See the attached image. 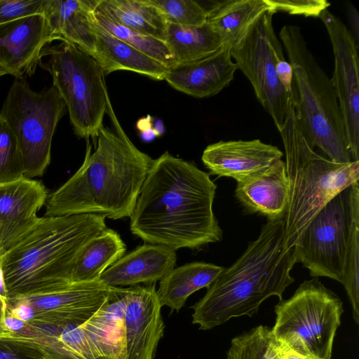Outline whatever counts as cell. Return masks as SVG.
<instances>
[{"label": "cell", "instance_id": "cell-30", "mask_svg": "<svg viewBox=\"0 0 359 359\" xmlns=\"http://www.w3.org/2000/svg\"><path fill=\"white\" fill-rule=\"evenodd\" d=\"M93 16L101 27L121 41L168 69L174 65L173 57L165 41L119 25L94 11Z\"/></svg>", "mask_w": 359, "mask_h": 359}, {"label": "cell", "instance_id": "cell-25", "mask_svg": "<svg viewBox=\"0 0 359 359\" xmlns=\"http://www.w3.org/2000/svg\"><path fill=\"white\" fill-rule=\"evenodd\" d=\"M265 0L212 1L207 22L230 48L237 45L267 10Z\"/></svg>", "mask_w": 359, "mask_h": 359}, {"label": "cell", "instance_id": "cell-1", "mask_svg": "<svg viewBox=\"0 0 359 359\" xmlns=\"http://www.w3.org/2000/svg\"><path fill=\"white\" fill-rule=\"evenodd\" d=\"M217 186L208 173L165 151L153 160L130 217L132 233L174 250L220 241L213 212Z\"/></svg>", "mask_w": 359, "mask_h": 359}, {"label": "cell", "instance_id": "cell-6", "mask_svg": "<svg viewBox=\"0 0 359 359\" xmlns=\"http://www.w3.org/2000/svg\"><path fill=\"white\" fill-rule=\"evenodd\" d=\"M279 39L293 70L291 98L297 125L308 144L330 161L352 162L345 124L330 80L307 46L299 27L284 25Z\"/></svg>", "mask_w": 359, "mask_h": 359}, {"label": "cell", "instance_id": "cell-36", "mask_svg": "<svg viewBox=\"0 0 359 359\" xmlns=\"http://www.w3.org/2000/svg\"><path fill=\"white\" fill-rule=\"evenodd\" d=\"M46 0H0V25L29 15L42 14Z\"/></svg>", "mask_w": 359, "mask_h": 359}, {"label": "cell", "instance_id": "cell-34", "mask_svg": "<svg viewBox=\"0 0 359 359\" xmlns=\"http://www.w3.org/2000/svg\"><path fill=\"white\" fill-rule=\"evenodd\" d=\"M353 311L355 323L359 324V219L353 224L345 257L342 281Z\"/></svg>", "mask_w": 359, "mask_h": 359}, {"label": "cell", "instance_id": "cell-14", "mask_svg": "<svg viewBox=\"0 0 359 359\" xmlns=\"http://www.w3.org/2000/svg\"><path fill=\"white\" fill-rule=\"evenodd\" d=\"M56 40L42 14L0 25V69L15 79L34 74L43 50Z\"/></svg>", "mask_w": 359, "mask_h": 359}, {"label": "cell", "instance_id": "cell-23", "mask_svg": "<svg viewBox=\"0 0 359 359\" xmlns=\"http://www.w3.org/2000/svg\"><path fill=\"white\" fill-rule=\"evenodd\" d=\"M95 0H46L42 15L56 40L74 43L93 56Z\"/></svg>", "mask_w": 359, "mask_h": 359}, {"label": "cell", "instance_id": "cell-5", "mask_svg": "<svg viewBox=\"0 0 359 359\" xmlns=\"http://www.w3.org/2000/svg\"><path fill=\"white\" fill-rule=\"evenodd\" d=\"M289 201L283 218L285 241L294 248L316 215L339 193L358 182L359 161L338 163L318 154L297 125L292 98L281 130Z\"/></svg>", "mask_w": 359, "mask_h": 359}, {"label": "cell", "instance_id": "cell-32", "mask_svg": "<svg viewBox=\"0 0 359 359\" xmlns=\"http://www.w3.org/2000/svg\"><path fill=\"white\" fill-rule=\"evenodd\" d=\"M168 23L198 27L207 22V1L197 0H147Z\"/></svg>", "mask_w": 359, "mask_h": 359}, {"label": "cell", "instance_id": "cell-16", "mask_svg": "<svg viewBox=\"0 0 359 359\" xmlns=\"http://www.w3.org/2000/svg\"><path fill=\"white\" fill-rule=\"evenodd\" d=\"M155 283L127 287L124 314L126 359H154L163 336L161 316Z\"/></svg>", "mask_w": 359, "mask_h": 359}, {"label": "cell", "instance_id": "cell-18", "mask_svg": "<svg viewBox=\"0 0 359 359\" xmlns=\"http://www.w3.org/2000/svg\"><path fill=\"white\" fill-rule=\"evenodd\" d=\"M283 155L277 147L259 140H229L208 145L201 159L210 174L238 182L266 170Z\"/></svg>", "mask_w": 359, "mask_h": 359}, {"label": "cell", "instance_id": "cell-27", "mask_svg": "<svg viewBox=\"0 0 359 359\" xmlns=\"http://www.w3.org/2000/svg\"><path fill=\"white\" fill-rule=\"evenodd\" d=\"M126 250V245L120 235L107 228L81 248L72 269L70 282L98 280L106 269L125 255Z\"/></svg>", "mask_w": 359, "mask_h": 359}, {"label": "cell", "instance_id": "cell-35", "mask_svg": "<svg viewBox=\"0 0 359 359\" xmlns=\"http://www.w3.org/2000/svg\"><path fill=\"white\" fill-rule=\"evenodd\" d=\"M275 13L281 11L291 15L318 18L330 3L325 0H265Z\"/></svg>", "mask_w": 359, "mask_h": 359}, {"label": "cell", "instance_id": "cell-15", "mask_svg": "<svg viewBox=\"0 0 359 359\" xmlns=\"http://www.w3.org/2000/svg\"><path fill=\"white\" fill-rule=\"evenodd\" d=\"M48 196L45 186L33 179L0 183V257L36 225Z\"/></svg>", "mask_w": 359, "mask_h": 359}, {"label": "cell", "instance_id": "cell-24", "mask_svg": "<svg viewBox=\"0 0 359 359\" xmlns=\"http://www.w3.org/2000/svg\"><path fill=\"white\" fill-rule=\"evenodd\" d=\"M95 35L93 57L100 65L104 75L118 70H128L155 80H165L169 69L115 37L95 20L93 13Z\"/></svg>", "mask_w": 359, "mask_h": 359}, {"label": "cell", "instance_id": "cell-26", "mask_svg": "<svg viewBox=\"0 0 359 359\" xmlns=\"http://www.w3.org/2000/svg\"><path fill=\"white\" fill-rule=\"evenodd\" d=\"M224 267L194 262L174 268L161 280L157 297L161 306L180 311L194 292L208 287Z\"/></svg>", "mask_w": 359, "mask_h": 359}, {"label": "cell", "instance_id": "cell-20", "mask_svg": "<svg viewBox=\"0 0 359 359\" xmlns=\"http://www.w3.org/2000/svg\"><path fill=\"white\" fill-rule=\"evenodd\" d=\"M176 261L175 250L161 245L144 244L111 265L98 281L109 287L153 284L172 270Z\"/></svg>", "mask_w": 359, "mask_h": 359}, {"label": "cell", "instance_id": "cell-28", "mask_svg": "<svg viewBox=\"0 0 359 359\" xmlns=\"http://www.w3.org/2000/svg\"><path fill=\"white\" fill-rule=\"evenodd\" d=\"M94 11L124 27L165 40L168 22L147 0H95Z\"/></svg>", "mask_w": 359, "mask_h": 359}, {"label": "cell", "instance_id": "cell-43", "mask_svg": "<svg viewBox=\"0 0 359 359\" xmlns=\"http://www.w3.org/2000/svg\"><path fill=\"white\" fill-rule=\"evenodd\" d=\"M3 75H5V73L1 69H0V76Z\"/></svg>", "mask_w": 359, "mask_h": 359}, {"label": "cell", "instance_id": "cell-3", "mask_svg": "<svg viewBox=\"0 0 359 359\" xmlns=\"http://www.w3.org/2000/svg\"><path fill=\"white\" fill-rule=\"evenodd\" d=\"M295 263L294 248L285 245L283 218L267 219L258 238L231 266L223 268L191 306L192 323L211 330L233 318L252 317L272 296L283 300V292L294 281L290 271Z\"/></svg>", "mask_w": 359, "mask_h": 359}, {"label": "cell", "instance_id": "cell-4", "mask_svg": "<svg viewBox=\"0 0 359 359\" xmlns=\"http://www.w3.org/2000/svg\"><path fill=\"white\" fill-rule=\"evenodd\" d=\"M105 218L97 214L41 217L0 257L8 300L69 284L78 254L107 229Z\"/></svg>", "mask_w": 359, "mask_h": 359}, {"label": "cell", "instance_id": "cell-31", "mask_svg": "<svg viewBox=\"0 0 359 359\" xmlns=\"http://www.w3.org/2000/svg\"><path fill=\"white\" fill-rule=\"evenodd\" d=\"M227 359H279L271 328L259 325L231 339Z\"/></svg>", "mask_w": 359, "mask_h": 359}, {"label": "cell", "instance_id": "cell-7", "mask_svg": "<svg viewBox=\"0 0 359 359\" xmlns=\"http://www.w3.org/2000/svg\"><path fill=\"white\" fill-rule=\"evenodd\" d=\"M343 302L318 278L304 280L294 294L275 306V339L313 359H331Z\"/></svg>", "mask_w": 359, "mask_h": 359}, {"label": "cell", "instance_id": "cell-21", "mask_svg": "<svg viewBox=\"0 0 359 359\" xmlns=\"http://www.w3.org/2000/svg\"><path fill=\"white\" fill-rule=\"evenodd\" d=\"M235 196L246 209L267 219L284 218L289 201L285 162L278 160L266 170L237 182Z\"/></svg>", "mask_w": 359, "mask_h": 359}, {"label": "cell", "instance_id": "cell-11", "mask_svg": "<svg viewBox=\"0 0 359 359\" xmlns=\"http://www.w3.org/2000/svg\"><path fill=\"white\" fill-rule=\"evenodd\" d=\"M275 12L265 11L251 26L246 35L231 48L232 59L252 84L257 99L272 118L280 131L291 97L276 74L278 62L284 58L283 45L273 25Z\"/></svg>", "mask_w": 359, "mask_h": 359}, {"label": "cell", "instance_id": "cell-33", "mask_svg": "<svg viewBox=\"0 0 359 359\" xmlns=\"http://www.w3.org/2000/svg\"><path fill=\"white\" fill-rule=\"evenodd\" d=\"M25 177L17 138L8 123L0 117V183Z\"/></svg>", "mask_w": 359, "mask_h": 359}, {"label": "cell", "instance_id": "cell-22", "mask_svg": "<svg viewBox=\"0 0 359 359\" xmlns=\"http://www.w3.org/2000/svg\"><path fill=\"white\" fill-rule=\"evenodd\" d=\"M126 294L127 287H112L100 308L81 323L90 341L105 359H126Z\"/></svg>", "mask_w": 359, "mask_h": 359}, {"label": "cell", "instance_id": "cell-37", "mask_svg": "<svg viewBox=\"0 0 359 359\" xmlns=\"http://www.w3.org/2000/svg\"><path fill=\"white\" fill-rule=\"evenodd\" d=\"M0 359H42L32 349L17 342L0 338Z\"/></svg>", "mask_w": 359, "mask_h": 359}, {"label": "cell", "instance_id": "cell-9", "mask_svg": "<svg viewBox=\"0 0 359 359\" xmlns=\"http://www.w3.org/2000/svg\"><path fill=\"white\" fill-rule=\"evenodd\" d=\"M66 106L52 86L39 92L15 79L0 110L18 142L25 177H41L50 162L52 140Z\"/></svg>", "mask_w": 359, "mask_h": 359}, {"label": "cell", "instance_id": "cell-29", "mask_svg": "<svg viewBox=\"0 0 359 359\" xmlns=\"http://www.w3.org/2000/svg\"><path fill=\"white\" fill-rule=\"evenodd\" d=\"M165 42L173 57V66L208 56L224 45L208 22L198 27L168 22Z\"/></svg>", "mask_w": 359, "mask_h": 359}, {"label": "cell", "instance_id": "cell-38", "mask_svg": "<svg viewBox=\"0 0 359 359\" xmlns=\"http://www.w3.org/2000/svg\"><path fill=\"white\" fill-rule=\"evenodd\" d=\"M276 74L285 91L291 96L292 86L294 81L293 70L291 65L285 57L278 62Z\"/></svg>", "mask_w": 359, "mask_h": 359}, {"label": "cell", "instance_id": "cell-2", "mask_svg": "<svg viewBox=\"0 0 359 359\" xmlns=\"http://www.w3.org/2000/svg\"><path fill=\"white\" fill-rule=\"evenodd\" d=\"M107 114L114 130L102 127L92 151L87 140L77 171L48 196L45 217L97 214L112 219L130 217L153 159L138 149L123 130L110 100Z\"/></svg>", "mask_w": 359, "mask_h": 359}, {"label": "cell", "instance_id": "cell-19", "mask_svg": "<svg viewBox=\"0 0 359 359\" xmlns=\"http://www.w3.org/2000/svg\"><path fill=\"white\" fill-rule=\"evenodd\" d=\"M230 50L224 44L208 56L175 65L169 69L165 80L175 90L194 97L215 95L229 85L238 69Z\"/></svg>", "mask_w": 359, "mask_h": 359}, {"label": "cell", "instance_id": "cell-12", "mask_svg": "<svg viewBox=\"0 0 359 359\" xmlns=\"http://www.w3.org/2000/svg\"><path fill=\"white\" fill-rule=\"evenodd\" d=\"M112 287L98 280L70 283L8 300L7 312L32 325L60 326L83 323L104 304Z\"/></svg>", "mask_w": 359, "mask_h": 359}, {"label": "cell", "instance_id": "cell-10", "mask_svg": "<svg viewBox=\"0 0 359 359\" xmlns=\"http://www.w3.org/2000/svg\"><path fill=\"white\" fill-rule=\"evenodd\" d=\"M359 219L358 182L330 201L316 215L294 247L295 262L313 278L327 277L341 283L353 224Z\"/></svg>", "mask_w": 359, "mask_h": 359}, {"label": "cell", "instance_id": "cell-13", "mask_svg": "<svg viewBox=\"0 0 359 359\" xmlns=\"http://www.w3.org/2000/svg\"><path fill=\"white\" fill-rule=\"evenodd\" d=\"M318 18L332 46L334 72L330 80L344 118L352 161H359L358 47L351 32L328 9Z\"/></svg>", "mask_w": 359, "mask_h": 359}, {"label": "cell", "instance_id": "cell-8", "mask_svg": "<svg viewBox=\"0 0 359 359\" xmlns=\"http://www.w3.org/2000/svg\"><path fill=\"white\" fill-rule=\"evenodd\" d=\"M45 55L49 56L45 67L65 104L74 133L86 140L97 138L109 99L102 67L92 56L66 41L48 46L43 50Z\"/></svg>", "mask_w": 359, "mask_h": 359}, {"label": "cell", "instance_id": "cell-41", "mask_svg": "<svg viewBox=\"0 0 359 359\" xmlns=\"http://www.w3.org/2000/svg\"><path fill=\"white\" fill-rule=\"evenodd\" d=\"M8 300L0 294V330H4V320L6 316Z\"/></svg>", "mask_w": 359, "mask_h": 359}, {"label": "cell", "instance_id": "cell-17", "mask_svg": "<svg viewBox=\"0 0 359 359\" xmlns=\"http://www.w3.org/2000/svg\"><path fill=\"white\" fill-rule=\"evenodd\" d=\"M81 323L48 326L32 325L25 322L18 332L0 330V338L31 348L42 359H105L91 344Z\"/></svg>", "mask_w": 359, "mask_h": 359}, {"label": "cell", "instance_id": "cell-39", "mask_svg": "<svg viewBox=\"0 0 359 359\" xmlns=\"http://www.w3.org/2000/svg\"><path fill=\"white\" fill-rule=\"evenodd\" d=\"M348 18L352 29L351 34L359 48V13L353 5L348 6Z\"/></svg>", "mask_w": 359, "mask_h": 359}, {"label": "cell", "instance_id": "cell-40", "mask_svg": "<svg viewBox=\"0 0 359 359\" xmlns=\"http://www.w3.org/2000/svg\"><path fill=\"white\" fill-rule=\"evenodd\" d=\"M277 346L279 359H313L311 358L300 355L278 341Z\"/></svg>", "mask_w": 359, "mask_h": 359}, {"label": "cell", "instance_id": "cell-42", "mask_svg": "<svg viewBox=\"0 0 359 359\" xmlns=\"http://www.w3.org/2000/svg\"><path fill=\"white\" fill-rule=\"evenodd\" d=\"M0 294L8 300L6 290H5V286H4L1 260H0Z\"/></svg>", "mask_w": 359, "mask_h": 359}]
</instances>
